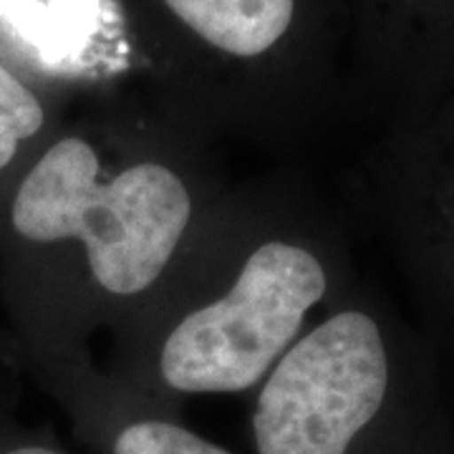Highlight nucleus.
<instances>
[{
  "label": "nucleus",
  "mask_w": 454,
  "mask_h": 454,
  "mask_svg": "<svg viewBox=\"0 0 454 454\" xmlns=\"http://www.w3.org/2000/svg\"><path fill=\"white\" fill-rule=\"evenodd\" d=\"M109 454H232L192 429L160 417L124 422L112 434Z\"/></svg>",
  "instance_id": "obj_5"
},
{
  "label": "nucleus",
  "mask_w": 454,
  "mask_h": 454,
  "mask_svg": "<svg viewBox=\"0 0 454 454\" xmlns=\"http://www.w3.org/2000/svg\"><path fill=\"white\" fill-rule=\"evenodd\" d=\"M0 454H64L53 447H46V444H20V447H11L5 452Z\"/></svg>",
  "instance_id": "obj_7"
},
{
  "label": "nucleus",
  "mask_w": 454,
  "mask_h": 454,
  "mask_svg": "<svg viewBox=\"0 0 454 454\" xmlns=\"http://www.w3.org/2000/svg\"><path fill=\"white\" fill-rule=\"evenodd\" d=\"M11 223L28 243H82L98 286L129 298L149 291L172 262L192 223V195L160 162L104 175L97 149L66 137L23 177Z\"/></svg>",
  "instance_id": "obj_1"
},
{
  "label": "nucleus",
  "mask_w": 454,
  "mask_h": 454,
  "mask_svg": "<svg viewBox=\"0 0 454 454\" xmlns=\"http://www.w3.org/2000/svg\"><path fill=\"white\" fill-rule=\"evenodd\" d=\"M253 409L258 454H351L389 391L381 331L361 310H340L280 356Z\"/></svg>",
  "instance_id": "obj_3"
},
{
  "label": "nucleus",
  "mask_w": 454,
  "mask_h": 454,
  "mask_svg": "<svg viewBox=\"0 0 454 454\" xmlns=\"http://www.w3.org/2000/svg\"><path fill=\"white\" fill-rule=\"evenodd\" d=\"M46 121L38 97L0 64V169L18 154V146L35 137Z\"/></svg>",
  "instance_id": "obj_6"
},
{
  "label": "nucleus",
  "mask_w": 454,
  "mask_h": 454,
  "mask_svg": "<svg viewBox=\"0 0 454 454\" xmlns=\"http://www.w3.org/2000/svg\"><path fill=\"white\" fill-rule=\"evenodd\" d=\"M167 8L212 49L255 59L288 33L295 0H164Z\"/></svg>",
  "instance_id": "obj_4"
},
{
  "label": "nucleus",
  "mask_w": 454,
  "mask_h": 454,
  "mask_svg": "<svg viewBox=\"0 0 454 454\" xmlns=\"http://www.w3.org/2000/svg\"><path fill=\"white\" fill-rule=\"evenodd\" d=\"M328 276L303 245L270 240L245 260L230 291L187 313L160 351V376L179 394H240L258 387L298 340Z\"/></svg>",
  "instance_id": "obj_2"
}]
</instances>
